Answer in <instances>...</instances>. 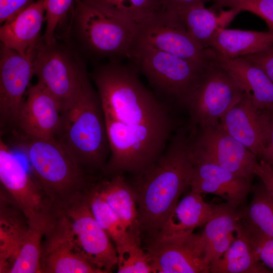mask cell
Masks as SVG:
<instances>
[{
    "instance_id": "8fae6325",
    "label": "cell",
    "mask_w": 273,
    "mask_h": 273,
    "mask_svg": "<svg viewBox=\"0 0 273 273\" xmlns=\"http://www.w3.org/2000/svg\"><path fill=\"white\" fill-rule=\"evenodd\" d=\"M189 131L195 162L214 164L252 179L257 157L228 134L220 122Z\"/></svg>"
},
{
    "instance_id": "d6a6232c",
    "label": "cell",
    "mask_w": 273,
    "mask_h": 273,
    "mask_svg": "<svg viewBox=\"0 0 273 273\" xmlns=\"http://www.w3.org/2000/svg\"><path fill=\"white\" fill-rule=\"evenodd\" d=\"M240 226L257 259L273 272V238L263 235L240 220Z\"/></svg>"
},
{
    "instance_id": "2e32d148",
    "label": "cell",
    "mask_w": 273,
    "mask_h": 273,
    "mask_svg": "<svg viewBox=\"0 0 273 273\" xmlns=\"http://www.w3.org/2000/svg\"><path fill=\"white\" fill-rule=\"evenodd\" d=\"M146 250L155 272L209 273L201 235L155 236Z\"/></svg>"
},
{
    "instance_id": "6da1fadb",
    "label": "cell",
    "mask_w": 273,
    "mask_h": 273,
    "mask_svg": "<svg viewBox=\"0 0 273 273\" xmlns=\"http://www.w3.org/2000/svg\"><path fill=\"white\" fill-rule=\"evenodd\" d=\"M194 160L191 136L180 128L170 138L160 157L136 176V196L140 231L153 237L162 229L180 196L190 188Z\"/></svg>"
},
{
    "instance_id": "e0dca14e",
    "label": "cell",
    "mask_w": 273,
    "mask_h": 273,
    "mask_svg": "<svg viewBox=\"0 0 273 273\" xmlns=\"http://www.w3.org/2000/svg\"><path fill=\"white\" fill-rule=\"evenodd\" d=\"M251 180L214 164L194 161L190 188L201 195L218 196L238 209L243 206L251 191Z\"/></svg>"
},
{
    "instance_id": "1f68e13d",
    "label": "cell",
    "mask_w": 273,
    "mask_h": 273,
    "mask_svg": "<svg viewBox=\"0 0 273 273\" xmlns=\"http://www.w3.org/2000/svg\"><path fill=\"white\" fill-rule=\"evenodd\" d=\"M214 9L230 7L248 11L260 17L273 32V0H213Z\"/></svg>"
},
{
    "instance_id": "484cf974",
    "label": "cell",
    "mask_w": 273,
    "mask_h": 273,
    "mask_svg": "<svg viewBox=\"0 0 273 273\" xmlns=\"http://www.w3.org/2000/svg\"><path fill=\"white\" fill-rule=\"evenodd\" d=\"M236 237L223 255L209 265V273H270L256 258L240 222Z\"/></svg>"
},
{
    "instance_id": "7a4b0ae2",
    "label": "cell",
    "mask_w": 273,
    "mask_h": 273,
    "mask_svg": "<svg viewBox=\"0 0 273 273\" xmlns=\"http://www.w3.org/2000/svg\"><path fill=\"white\" fill-rule=\"evenodd\" d=\"M53 209L84 192L92 182L58 139L15 141Z\"/></svg>"
},
{
    "instance_id": "277c9868",
    "label": "cell",
    "mask_w": 273,
    "mask_h": 273,
    "mask_svg": "<svg viewBox=\"0 0 273 273\" xmlns=\"http://www.w3.org/2000/svg\"><path fill=\"white\" fill-rule=\"evenodd\" d=\"M129 58L157 93L185 107L209 66L147 48L133 49Z\"/></svg>"
},
{
    "instance_id": "8992f818",
    "label": "cell",
    "mask_w": 273,
    "mask_h": 273,
    "mask_svg": "<svg viewBox=\"0 0 273 273\" xmlns=\"http://www.w3.org/2000/svg\"><path fill=\"white\" fill-rule=\"evenodd\" d=\"M34 74L61 104L63 113L78 103L91 85L84 68L65 51L41 38L34 57Z\"/></svg>"
},
{
    "instance_id": "4fadbf2b",
    "label": "cell",
    "mask_w": 273,
    "mask_h": 273,
    "mask_svg": "<svg viewBox=\"0 0 273 273\" xmlns=\"http://www.w3.org/2000/svg\"><path fill=\"white\" fill-rule=\"evenodd\" d=\"M63 114L59 101L38 81L29 86L11 133L14 141L57 138L63 127Z\"/></svg>"
},
{
    "instance_id": "f35d334b",
    "label": "cell",
    "mask_w": 273,
    "mask_h": 273,
    "mask_svg": "<svg viewBox=\"0 0 273 273\" xmlns=\"http://www.w3.org/2000/svg\"><path fill=\"white\" fill-rule=\"evenodd\" d=\"M266 162L273 168V150L265 148L259 157Z\"/></svg>"
},
{
    "instance_id": "d4e9b609",
    "label": "cell",
    "mask_w": 273,
    "mask_h": 273,
    "mask_svg": "<svg viewBox=\"0 0 273 273\" xmlns=\"http://www.w3.org/2000/svg\"><path fill=\"white\" fill-rule=\"evenodd\" d=\"M240 11L232 9L221 11L218 15L214 9L205 8L204 4L195 5L175 13L192 39L202 49H207L219 27L220 22L230 20Z\"/></svg>"
},
{
    "instance_id": "5bb4252c",
    "label": "cell",
    "mask_w": 273,
    "mask_h": 273,
    "mask_svg": "<svg viewBox=\"0 0 273 273\" xmlns=\"http://www.w3.org/2000/svg\"><path fill=\"white\" fill-rule=\"evenodd\" d=\"M36 47L25 56L1 44L0 51L1 133H11L33 75Z\"/></svg>"
},
{
    "instance_id": "4316f807",
    "label": "cell",
    "mask_w": 273,
    "mask_h": 273,
    "mask_svg": "<svg viewBox=\"0 0 273 273\" xmlns=\"http://www.w3.org/2000/svg\"><path fill=\"white\" fill-rule=\"evenodd\" d=\"M84 1L117 18L136 32L147 22L165 10L162 0Z\"/></svg>"
},
{
    "instance_id": "30bf717a",
    "label": "cell",
    "mask_w": 273,
    "mask_h": 273,
    "mask_svg": "<svg viewBox=\"0 0 273 273\" xmlns=\"http://www.w3.org/2000/svg\"><path fill=\"white\" fill-rule=\"evenodd\" d=\"M141 48L169 53L204 67L209 66L212 60L211 50L201 48L177 15L167 10L151 19L137 31L131 51Z\"/></svg>"
},
{
    "instance_id": "5b68a950",
    "label": "cell",
    "mask_w": 273,
    "mask_h": 273,
    "mask_svg": "<svg viewBox=\"0 0 273 273\" xmlns=\"http://www.w3.org/2000/svg\"><path fill=\"white\" fill-rule=\"evenodd\" d=\"M1 195L0 272L41 273V245L45 230L32 226L10 199Z\"/></svg>"
},
{
    "instance_id": "9a60e30c",
    "label": "cell",
    "mask_w": 273,
    "mask_h": 273,
    "mask_svg": "<svg viewBox=\"0 0 273 273\" xmlns=\"http://www.w3.org/2000/svg\"><path fill=\"white\" fill-rule=\"evenodd\" d=\"M40 267L41 273H103L80 253L67 218L56 210L43 236Z\"/></svg>"
},
{
    "instance_id": "d590c367",
    "label": "cell",
    "mask_w": 273,
    "mask_h": 273,
    "mask_svg": "<svg viewBox=\"0 0 273 273\" xmlns=\"http://www.w3.org/2000/svg\"><path fill=\"white\" fill-rule=\"evenodd\" d=\"M254 174L260 177L273 196V168L264 160L259 159L255 167Z\"/></svg>"
},
{
    "instance_id": "7402d4cb",
    "label": "cell",
    "mask_w": 273,
    "mask_h": 273,
    "mask_svg": "<svg viewBox=\"0 0 273 273\" xmlns=\"http://www.w3.org/2000/svg\"><path fill=\"white\" fill-rule=\"evenodd\" d=\"M240 219L237 209L228 203L214 205L213 214L201 234L209 265L220 258L234 240L233 233L239 228Z\"/></svg>"
},
{
    "instance_id": "52a82bcc",
    "label": "cell",
    "mask_w": 273,
    "mask_h": 273,
    "mask_svg": "<svg viewBox=\"0 0 273 273\" xmlns=\"http://www.w3.org/2000/svg\"><path fill=\"white\" fill-rule=\"evenodd\" d=\"M211 52L212 61L186 106L190 130L219 122L244 94Z\"/></svg>"
},
{
    "instance_id": "e575fe53",
    "label": "cell",
    "mask_w": 273,
    "mask_h": 273,
    "mask_svg": "<svg viewBox=\"0 0 273 273\" xmlns=\"http://www.w3.org/2000/svg\"><path fill=\"white\" fill-rule=\"evenodd\" d=\"M242 58L261 68L273 82V45L262 51Z\"/></svg>"
},
{
    "instance_id": "74e56055",
    "label": "cell",
    "mask_w": 273,
    "mask_h": 273,
    "mask_svg": "<svg viewBox=\"0 0 273 273\" xmlns=\"http://www.w3.org/2000/svg\"><path fill=\"white\" fill-rule=\"evenodd\" d=\"M266 130V147L273 150V107L262 111Z\"/></svg>"
},
{
    "instance_id": "f1b7e54d",
    "label": "cell",
    "mask_w": 273,
    "mask_h": 273,
    "mask_svg": "<svg viewBox=\"0 0 273 273\" xmlns=\"http://www.w3.org/2000/svg\"><path fill=\"white\" fill-rule=\"evenodd\" d=\"M249 204L237 209L240 220L273 238V196L262 183L252 186Z\"/></svg>"
},
{
    "instance_id": "603a6c76",
    "label": "cell",
    "mask_w": 273,
    "mask_h": 273,
    "mask_svg": "<svg viewBox=\"0 0 273 273\" xmlns=\"http://www.w3.org/2000/svg\"><path fill=\"white\" fill-rule=\"evenodd\" d=\"M214 205L205 202L201 194L191 190L177 203L155 236L173 237L193 233L196 228L205 225L213 214Z\"/></svg>"
},
{
    "instance_id": "9c48e42d",
    "label": "cell",
    "mask_w": 273,
    "mask_h": 273,
    "mask_svg": "<svg viewBox=\"0 0 273 273\" xmlns=\"http://www.w3.org/2000/svg\"><path fill=\"white\" fill-rule=\"evenodd\" d=\"M54 210L67 218L75 243L83 257L103 273L111 272L118 263L117 252L96 220L84 192Z\"/></svg>"
},
{
    "instance_id": "3957f363",
    "label": "cell",
    "mask_w": 273,
    "mask_h": 273,
    "mask_svg": "<svg viewBox=\"0 0 273 273\" xmlns=\"http://www.w3.org/2000/svg\"><path fill=\"white\" fill-rule=\"evenodd\" d=\"M57 139L87 173L102 171L110 149L100 100L92 85L73 108L64 113Z\"/></svg>"
},
{
    "instance_id": "cb8c5ba5",
    "label": "cell",
    "mask_w": 273,
    "mask_h": 273,
    "mask_svg": "<svg viewBox=\"0 0 273 273\" xmlns=\"http://www.w3.org/2000/svg\"><path fill=\"white\" fill-rule=\"evenodd\" d=\"M273 45V32L228 29L219 27L209 48L236 58L255 54Z\"/></svg>"
},
{
    "instance_id": "83f0119b",
    "label": "cell",
    "mask_w": 273,
    "mask_h": 273,
    "mask_svg": "<svg viewBox=\"0 0 273 273\" xmlns=\"http://www.w3.org/2000/svg\"><path fill=\"white\" fill-rule=\"evenodd\" d=\"M84 193L96 220L114 242L117 252L134 243H140V238L129 233L118 216L99 194L93 183Z\"/></svg>"
},
{
    "instance_id": "7c38bea8",
    "label": "cell",
    "mask_w": 273,
    "mask_h": 273,
    "mask_svg": "<svg viewBox=\"0 0 273 273\" xmlns=\"http://www.w3.org/2000/svg\"><path fill=\"white\" fill-rule=\"evenodd\" d=\"M77 24L88 48L101 56L128 57L136 32L117 18L84 0L75 8Z\"/></svg>"
},
{
    "instance_id": "44dd1931",
    "label": "cell",
    "mask_w": 273,
    "mask_h": 273,
    "mask_svg": "<svg viewBox=\"0 0 273 273\" xmlns=\"http://www.w3.org/2000/svg\"><path fill=\"white\" fill-rule=\"evenodd\" d=\"M93 185L132 235L140 238L136 196L122 173L110 175Z\"/></svg>"
},
{
    "instance_id": "836d02e7",
    "label": "cell",
    "mask_w": 273,
    "mask_h": 273,
    "mask_svg": "<svg viewBox=\"0 0 273 273\" xmlns=\"http://www.w3.org/2000/svg\"><path fill=\"white\" fill-rule=\"evenodd\" d=\"M33 0H0L1 23L9 21L32 4Z\"/></svg>"
},
{
    "instance_id": "4dcf8cb0",
    "label": "cell",
    "mask_w": 273,
    "mask_h": 273,
    "mask_svg": "<svg viewBox=\"0 0 273 273\" xmlns=\"http://www.w3.org/2000/svg\"><path fill=\"white\" fill-rule=\"evenodd\" d=\"M80 0H44L47 27L41 39L47 44H56L55 32Z\"/></svg>"
},
{
    "instance_id": "d6986e66",
    "label": "cell",
    "mask_w": 273,
    "mask_h": 273,
    "mask_svg": "<svg viewBox=\"0 0 273 273\" xmlns=\"http://www.w3.org/2000/svg\"><path fill=\"white\" fill-rule=\"evenodd\" d=\"M211 50L214 58L232 75L257 109L262 111L273 107V82L261 68L242 57L231 58Z\"/></svg>"
},
{
    "instance_id": "8d00e7d4",
    "label": "cell",
    "mask_w": 273,
    "mask_h": 273,
    "mask_svg": "<svg viewBox=\"0 0 273 273\" xmlns=\"http://www.w3.org/2000/svg\"><path fill=\"white\" fill-rule=\"evenodd\" d=\"M165 10L175 12L198 4H204L213 0H162Z\"/></svg>"
},
{
    "instance_id": "ac0fdd59",
    "label": "cell",
    "mask_w": 273,
    "mask_h": 273,
    "mask_svg": "<svg viewBox=\"0 0 273 273\" xmlns=\"http://www.w3.org/2000/svg\"><path fill=\"white\" fill-rule=\"evenodd\" d=\"M223 129L259 158L266 147L265 121L245 93L243 96L220 120Z\"/></svg>"
},
{
    "instance_id": "ffe728a7",
    "label": "cell",
    "mask_w": 273,
    "mask_h": 273,
    "mask_svg": "<svg viewBox=\"0 0 273 273\" xmlns=\"http://www.w3.org/2000/svg\"><path fill=\"white\" fill-rule=\"evenodd\" d=\"M44 12V0H38L4 23L0 28L1 44L25 56L40 39Z\"/></svg>"
},
{
    "instance_id": "f546056e",
    "label": "cell",
    "mask_w": 273,
    "mask_h": 273,
    "mask_svg": "<svg viewBox=\"0 0 273 273\" xmlns=\"http://www.w3.org/2000/svg\"><path fill=\"white\" fill-rule=\"evenodd\" d=\"M119 273H155L149 256L140 243H134L117 251Z\"/></svg>"
},
{
    "instance_id": "ba28073f",
    "label": "cell",
    "mask_w": 273,
    "mask_h": 273,
    "mask_svg": "<svg viewBox=\"0 0 273 273\" xmlns=\"http://www.w3.org/2000/svg\"><path fill=\"white\" fill-rule=\"evenodd\" d=\"M0 180L2 188L20 209L30 225L46 229L53 208L26 167L0 139Z\"/></svg>"
}]
</instances>
